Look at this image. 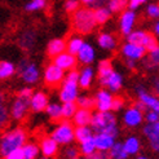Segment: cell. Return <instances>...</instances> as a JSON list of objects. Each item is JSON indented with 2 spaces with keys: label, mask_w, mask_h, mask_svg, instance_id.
Masks as SVG:
<instances>
[{
  "label": "cell",
  "mask_w": 159,
  "mask_h": 159,
  "mask_svg": "<svg viewBox=\"0 0 159 159\" xmlns=\"http://www.w3.org/2000/svg\"><path fill=\"white\" fill-rule=\"evenodd\" d=\"M146 16L152 20L159 18V3H152L146 7Z\"/></svg>",
  "instance_id": "43"
},
{
  "label": "cell",
  "mask_w": 159,
  "mask_h": 159,
  "mask_svg": "<svg viewBox=\"0 0 159 159\" xmlns=\"http://www.w3.org/2000/svg\"><path fill=\"white\" fill-rule=\"evenodd\" d=\"M137 158H139V159H145V158H146V157H145V155H139V157H137Z\"/></svg>",
  "instance_id": "57"
},
{
  "label": "cell",
  "mask_w": 159,
  "mask_h": 159,
  "mask_svg": "<svg viewBox=\"0 0 159 159\" xmlns=\"http://www.w3.org/2000/svg\"><path fill=\"white\" fill-rule=\"evenodd\" d=\"M145 120L146 123H157L159 120V114L154 110L145 111Z\"/></svg>",
  "instance_id": "46"
},
{
  "label": "cell",
  "mask_w": 159,
  "mask_h": 159,
  "mask_svg": "<svg viewBox=\"0 0 159 159\" xmlns=\"http://www.w3.org/2000/svg\"><path fill=\"white\" fill-rule=\"evenodd\" d=\"M35 42H36V33L34 30H25L18 38V45L23 51L33 49Z\"/></svg>",
  "instance_id": "24"
},
{
  "label": "cell",
  "mask_w": 159,
  "mask_h": 159,
  "mask_svg": "<svg viewBox=\"0 0 159 159\" xmlns=\"http://www.w3.org/2000/svg\"><path fill=\"white\" fill-rule=\"evenodd\" d=\"M22 150H23V158L25 159H35L38 158L39 153H40V148H39V145L34 144V142H26L22 146Z\"/></svg>",
  "instance_id": "37"
},
{
  "label": "cell",
  "mask_w": 159,
  "mask_h": 159,
  "mask_svg": "<svg viewBox=\"0 0 159 159\" xmlns=\"http://www.w3.org/2000/svg\"><path fill=\"white\" fill-rule=\"evenodd\" d=\"M33 89H31V87H23L22 89H20V92H18V94L20 96H22V97H26V98H30L31 96H33Z\"/></svg>",
  "instance_id": "51"
},
{
  "label": "cell",
  "mask_w": 159,
  "mask_h": 159,
  "mask_svg": "<svg viewBox=\"0 0 159 159\" xmlns=\"http://www.w3.org/2000/svg\"><path fill=\"white\" fill-rule=\"evenodd\" d=\"M101 85L107 88L111 93H118L123 87V76L120 73H118V71L114 70L113 73L105 79V82Z\"/></svg>",
  "instance_id": "18"
},
{
  "label": "cell",
  "mask_w": 159,
  "mask_h": 159,
  "mask_svg": "<svg viewBox=\"0 0 159 159\" xmlns=\"http://www.w3.org/2000/svg\"><path fill=\"white\" fill-rule=\"evenodd\" d=\"M154 35H155L157 38H159V18L157 20L155 25H154Z\"/></svg>",
  "instance_id": "55"
},
{
  "label": "cell",
  "mask_w": 159,
  "mask_h": 159,
  "mask_svg": "<svg viewBox=\"0 0 159 159\" xmlns=\"http://www.w3.org/2000/svg\"><path fill=\"white\" fill-rule=\"evenodd\" d=\"M84 44V40L82 36L79 35H73L69 40H66V51L71 54H78V52L80 51V48Z\"/></svg>",
  "instance_id": "32"
},
{
  "label": "cell",
  "mask_w": 159,
  "mask_h": 159,
  "mask_svg": "<svg viewBox=\"0 0 159 159\" xmlns=\"http://www.w3.org/2000/svg\"><path fill=\"white\" fill-rule=\"evenodd\" d=\"M9 107H8V101L5 93L0 91V131L7 125L8 120H9Z\"/></svg>",
  "instance_id": "27"
},
{
  "label": "cell",
  "mask_w": 159,
  "mask_h": 159,
  "mask_svg": "<svg viewBox=\"0 0 159 159\" xmlns=\"http://www.w3.org/2000/svg\"><path fill=\"white\" fill-rule=\"evenodd\" d=\"M65 79V70H62L56 63H49L44 70V82L49 87H57L62 84Z\"/></svg>",
  "instance_id": "9"
},
{
  "label": "cell",
  "mask_w": 159,
  "mask_h": 159,
  "mask_svg": "<svg viewBox=\"0 0 159 159\" xmlns=\"http://www.w3.org/2000/svg\"><path fill=\"white\" fill-rule=\"evenodd\" d=\"M49 104V98L47 96L45 92H35L33 96L30 97V110L35 111V113H40L44 111Z\"/></svg>",
  "instance_id": "16"
},
{
  "label": "cell",
  "mask_w": 159,
  "mask_h": 159,
  "mask_svg": "<svg viewBox=\"0 0 159 159\" xmlns=\"http://www.w3.org/2000/svg\"><path fill=\"white\" fill-rule=\"evenodd\" d=\"M27 142V133L22 128H13L2 134L0 137V157L5 158L13 150L22 148Z\"/></svg>",
  "instance_id": "3"
},
{
  "label": "cell",
  "mask_w": 159,
  "mask_h": 159,
  "mask_svg": "<svg viewBox=\"0 0 159 159\" xmlns=\"http://www.w3.org/2000/svg\"><path fill=\"white\" fill-rule=\"evenodd\" d=\"M114 69L113 65H111V61L110 60H104L98 63V67H97V78H98V83L102 84L105 82V79L113 73Z\"/></svg>",
  "instance_id": "28"
},
{
  "label": "cell",
  "mask_w": 159,
  "mask_h": 159,
  "mask_svg": "<svg viewBox=\"0 0 159 159\" xmlns=\"http://www.w3.org/2000/svg\"><path fill=\"white\" fill-rule=\"evenodd\" d=\"M29 110H30V98L17 94V97L13 100V102L9 106V114L13 120H22V119L26 118Z\"/></svg>",
  "instance_id": "8"
},
{
  "label": "cell",
  "mask_w": 159,
  "mask_h": 159,
  "mask_svg": "<svg viewBox=\"0 0 159 159\" xmlns=\"http://www.w3.org/2000/svg\"><path fill=\"white\" fill-rule=\"evenodd\" d=\"M17 73V67L11 61H0V80H7Z\"/></svg>",
  "instance_id": "29"
},
{
  "label": "cell",
  "mask_w": 159,
  "mask_h": 159,
  "mask_svg": "<svg viewBox=\"0 0 159 159\" xmlns=\"http://www.w3.org/2000/svg\"><path fill=\"white\" fill-rule=\"evenodd\" d=\"M125 66L128 67L129 70H134L137 67V61H134V60H128V58H125Z\"/></svg>",
  "instance_id": "54"
},
{
  "label": "cell",
  "mask_w": 159,
  "mask_h": 159,
  "mask_svg": "<svg viewBox=\"0 0 159 159\" xmlns=\"http://www.w3.org/2000/svg\"><path fill=\"white\" fill-rule=\"evenodd\" d=\"M94 100H96V109L98 111H110L111 107H113L114 96L107 88H105V89H100L96 93Z\"/></svg>",
  "instance_id": "15"
},
{
  "label": "cell",
  "mask_w": 159,
  "mask_h": 159,
  "mask_svg": "<svg viewBox=\"0 0 159 159\" xmlns=\"http://www.w3.org/2000/svg\"><path fill=\"white\" fill-rule=\"evenodd\" d=\"M97 44L100 48L105 51H114L118 47V40L113 34L109 33H101L97 36Z\"/></svg>",
  "instance_id": "25"
},
{
  "label": "cell",
  "mask_w": 159,
  "mask_h": 159,
  "mask_svg": "<svg viewBox=\"0 0 159 159\" xmlns=\"http://www.w3.org/2000/svg\"><path fill=\"white\" fill-rule=\"evenodd\" d=\"M123 144L128 155H137L141 150V141L136 136H129L128 139H125Z\"/></svg>",
  "instance_id": "30"
},
{
  "label": "cell",
  "mask_w": 159,
  "mask_h": 159,
  "mask_svg": "<svg viewBox=\"0 0 159 159\" xmlns=\"http://www.w3.org/2000/svg\"><path fill=\"white\" fill-rule=\"evenodd\" d=\"M91 127L94 133H107L114 137H118L119 127L116 122V116L113 111H96L93 113Z\"/></svg>",
  "instance_id": "1"
},
{
  "label": "cell",
  "mask_w": 159,
  "mask_h": 159,
  "mask_svg": "<svg viewBox=\"0 0 159 159\" xmlns=\"http://www.w3.org/2000/svg\"><path fill=\"white\" fill-rule=\"evenodd\" d=\"M39 148H40V153L45 157V158H53L58 154V149H60V144L54 139L49 137H44L42 139L40 144H39Z\"/></svg>",
  "instance_id": "17"
},
{
  "label": "cell",
  "mask_w": 159,
  "mask_h": 159,
  "mask_svg": "<svg viewBox=\"0 0 159 159\" xmlns=\"http://www.w3.org/2000/svg\"><path fill=\"white\" fill-rule=\"evenodd\" d=\"M51 137L54 139L60 145H63V146L71 145L75 140L74 123H71L67 119H62L51 133Z\"/></svg>",
  "instance_id": "5"
},
{
  "label": "cell",
  "mask_w": 159,
  "mask_h": 159,
  "mask_svg": "<svg viewBox=\"0 0 159 159\" xmlns=\"http://www.w3.org/2000/svg\"><path fill=\"white\" fill-rule=\"evenodd\" d=\"M17 74L26 84H35L40 79V70L34 61L23 58L17 66Z\"/></svg>",
  "instance_id": "6"
},
{
  "label": "cell",
  "mask_w": 159,
  "mask_h": 159,
  "mask_svg": "<svg viewBox=\"0 0 159 159\" xmlns=\"http://www.w3.org/2000/svg\"><path fill=\"white\" fill-rule=\"evenodd\" d=\"M47 115H48L52 120H60L62 119V105L57 104V102H52V104H48L45 109Z\"/></svg>",
  "instance_id": "38"
},
{
  "label": "cell",
  "mask_w": 159,
  "mask_h": 159,
  "mask_svg": "<svg viewBox=\"0 0 159 159\" xmlns=\"http://www.w3.org/2000/svg\"><path fill=\"white\" fill-rule=\"evenodd\" d=\"M124 100L122 98V97H119V96H116V97H114V100H113V107H111V111H120L123 107H124Z\"/></svg>",
  "instance_id": "47"
},
{
  "label": "cell",
  "mask_w": 159,
  "mask_h": 159,
  "mask_svg": "<svg viewBox=\"0 0 159 159\" xmlns=\"http://www.w3.org/2000/svg\"><path fill=\"white\" fill-rule=\"evenodd\" d=\"M71 23H73V27L78 34H91L97 26L96 17H94V9L91 7L79 8L78 11L73 13Z\"/></svg>",
  "instance_id": "2"
},
{
  "label": "cell",
  "mask_w": 159,
  "mask_h": 159,
  "mask_svg": "<svg viewBox=\"0 0 159 159\" xmlns=\"http://www.w3.org/2000/svg\"><path fill=\"white\" fill-rule=\"evenodd\" d=\"M129 155L127 153V150L124 148L123 142H116L111 146V149L109 150V158H113V159H127Z\"/></svg>",
  "instance_id": "34"
},
{
  "label": "cell",
  "mask_w": 159,
  "mask_h": 159,
  "mask_svg": "<svg viewBox=\"0 0 159 159\" xmlns=\"http://www.w3.org/2000/svg\"><path fill=\"white\" fill-rule=\"evenodd\" d=\"M101 2L102 0H80V3L84 4L85 7H94V8H97V7H101Z\"/></svg>",
  "instance_id": "52"
},
{
  "label": "cell",
  "mask_w": 159,
  "mask_h": 159,
  "mask_svg": "<svg viewBox=\"0 0 159 159\" xmlns=\"http://www.w3.org/2000/svg\"><path fill=\"white\" fill-rule=\"evenodd\" d=\"M76 58L80 63H83V65H91V63H93L94 58H96V52H94V48L89 43L84 42L83 47L76 54Z\"/></svg>",
  "instance_id": "19"
},
{
  "label": "cell",
  "mask_w": 159,
  "mask_h": 159,
  "mask_svg": "<svg viewBox=\"0 0 159 159\" xmlns=\"http://www.w3.org/2000/svg\"><path fill=\"white\" fill-rule=\"evenodd\" d=\"M137 21V14L133 9H124L119 17V29H120V33L124 36H128L136 25Z\"/></svg>",
  "instance_id": "12"
},
{
  "label": "cell",
  "mask_w": 159,
  "mask_h": 159,
  "mask_svg": "<svg viewBox=\"0 0 159 159\" xmlns=\"http://www.w3.org/2000/svg\"><path fill=\"white\" fill-rule=\"evenodd\" d=\"M145 120V113L136 106L128 107L123 114V123L128 128H136Z\"/></svg>",
  "instance_id": "13"
},
{
  "label": "cell",
  "mask_w": 159,
  "mask_h": 159,
  "mask_svg": "<svg viewBox=\"0 0 159 159\" xmlns=\"http://www.w3.org/2000/svg\"><path fill=\"white\" fill-rule=\"evenodd\" d=\"M94 17H96V22L97 25H104L106 23L110 17H111V12L107 7H97L94 8Z\"/></svg>",
  "instance_id": "35"
},
{
  "label": "cell",
  "mask_w": 159,
  "mask_h": 159,
  "mask_svg": "<svg viewBox=\"0 0 159 159\" xmlns=\"http://www.w3.org/2000/svg\"><path fill=\"white\" fill-rule=\"evenodd\" d=\"M78 107L79 106L76 104V101L62 102V119H67V120H71L73 116L75 115Z\"/></svg>",
  "instance_id": "36"
},
{
  "label": "cell",
  "mask_w": 159,
  "mask_h": 159,
  "mask_svg": "<svg viewBox=\"0 0 159 159\" xmlns=\"http://www.w3.org/2000/svg\"><path fill=\"white\" fill-rule=\"evenodd\" d=\"M76 104L79 107L92 110L93 107H96V100L93 97H89V96H79L76 100Z\"/></svg>",
  "instance_id": "42"
},
{
  "label": "cell",
  "mask_w": 159,
  "mask_h": 159,
  "mask_svg": "<svg viewBox=\"0 0 159 159\" xmlns=\"http://www.w3.org/2000/svg\"><path fill=\"white\" fill-rule=\"evenodd\" d=\"M146 2H148V0H128V8H129V9L136 11V9H139L141 5H144Z\"/></svg>",
  "instance_id": "49"
},
{
  "label": "cell",
  "mask_w": 159,
  "mask_h": 159,
  "mask_svg": "<svg viewBox=\"0 0 159 159\" xmlns=\"http://www.w3.org/2000/svg\"><path fill=\"white\" fill-rule=\"evenodd\" d=\"M125 38L128 42H132V43H136V44L145 47L148 49V52L152 51L153 48H155L158 45L157 36L154 34L148 33V31H144V30H133L132 33Z\"/></svg>",
  "instance_id": "7"
},
{
  "label": "cell",
  "mask_w": 159,
  "mask_h": 159,
  "mask_svg": "<svg viewBox=\"0 0 159 159\" xmlns=\"http://www.w3.org/2000/svg\"><path fill=\"white\" fill-rule=\"evenodd\" d=\"M52 62L56 63L57 66H60L62 70L69 71V70L75 69L79 61H78L75 54H71L67 51H65V52L60 53L58 56H56V57H53L52 58Z\"/></svg>",
  "instance_id": "14"
},
{
  "label": "cell",
  "mask_w": 159,
  "mask_h": 159,
  "mask_svg": "<svg viewBox=\"0 0 159 159\" xmlns=\"http://www.w3.org/2000/svg\"><path fill=\"white\" fill-rule=\"evenodd\" d=\"M47 4H48L47 0H30L29 3L25 4V11L26 12H38V11L45 9Z\"/></svg>",
  "instance_id": "40"
},
{
  "label": "cell",
  "mask_w": 159,
  "mask_h": 159,
  "mask_svg": "<svg viewBox=\"0 0 159 159\" xmlns=\"http://www.w3.org/2000/svg\"><path fill=\"white\" fill-rule=\"evenodd\" d=\"M94 79V69L89 65H84V67L79 71V85L83 89H88Z\"/></svg>",
  "instance_id": "23"
},
{
  "label": "cell",
  "mask_w": 159,
  "mask_h": 159,
  "mask_svg": "<svg viewBox=\"0 0 159 159\" xmlns=\"http://www.w3.org/2000/svg\"><path fill=\"white\" fill-rule=\"evenodd\" d=\"M152 85H153V91H154V93L159 96V76H154V78H153Z\"/></svg>",
  "instance_id": "53"
},
{
  "label": "cell",
  "mask_w": 159,
  "mask_h": 159,
  "mask_svg": "<svg viewBox=\"0 0 159 159\" xmlns=\"http://www.w3.org/2000/svg\"><path fill=\"white\" fill-rule=\"evenodd\" d=\"M92 116L93 113L89 109H84V107H78L75 115L71 119V122L74 123V125H91L92 123Z\"/></svg>",
  "instance_id": "21"
},
{
  "label": "cell",
  "mask_w": 159,
  "mask_h": 159,
  "mask_svg": "<svg viewBox=\"0 0 159 159\" xmlns=\"http://www.w3.org/2000/svg\"><path fill=\"white\" fill-rule=\"evenodd\" d=\"M134 92H136L137 97L144 105L148 107V110H154L159 114V96H154L150 93L144 84H137L134 87Z\"/></svg>",
  "instance_id": "10"
},
{
  "label": "cell",
  "mask_w": 159,
  "mask_h": 159,
  "mask_svg": "<svg viewBox=\"0 0 159 159\" xmlns=\"http://www.w3.org/2000/svg\"><path fill=\"white\" fill-rule=\"evenodd\" d=\"M80 154H83L85 158L89 157L91 154H93L97 150L96 148V142H94V137H91L88 140H85L83 142H80Z\"/></svg>",
  "instance_id": "39"
},
{
  "label": "cell",
  "mask_w": 159,
  "mask_h": 159,
  "mask_svg": "<svg viewBox=\"0 0 159 159\" xmlns=\"http://www.w3.org/2000/svg\"><path fill=\"white\" fill-rule=\"evenodd\" d=\"M94 142H96V148L97 150H101V152H107L111 149L115 144V139L114 136L111 134H107V133H94Z\"/></svg>",
  "instance_id": "20"
},
{
  "label": "cell",
  "mask_w": 159,
  "mask_h": 159,
  "mask_svg": "<svg viewBox=\"0 0 159 159\" xmlns=\"http://www.w3.org/2000/svg\"><path fill=\"white\" fill-rule=\"evenodd\" d=\"M144 136L148 139L149 141V145L152 148L153 152L155 153H159V133L154 129V127L152 123H146V125L144 127Z\"/></svg>",
  "instance_id": "22"
},
{
  "label": "cell",
  "mask_w": 159,
  "mask_h": 159,
  "mask_svg": "<svg viewBox=\"0 0 159 159\" xmlns=\"http://www.w3.org/2000/svg\"><path fill=\"white\" fill-rule=\"evenodd\" d=\"M109 153L107 152H101V150H96L93 154H91L89 157H87V158H89V159H105V158H109L107 157Z\"/></svg>",
  "instance_id": "50"
},
{
  "label": "cell",
  "mask_w": 159,
  "mask_h": 159,
  "mask_svg": "<svg viewBox=\"0 0 159 159\" xmlns=\"http://www.w3.org/2000/svg\"><path fill=\"white\" fill-rule=\"evenodd\" d=\"M120 53L124 58H128V60H134V61H139L142 60L146 56L148 49L145 47H142L140 44L136 43H132L127 40L120 48Z\"/></svg>",
  "instance_id": "11"
},
{
  "label": "cell",
  "mask_w": 159,
  "mask_h": 159,
  "mask_svg": "<svg viewBox=\"0 0 159 159\" xmlns=\"http://www.w3.org/2000/svg\"><path fill=\"white\" fill-rule=\"evenodd\" d=\"M79 71L73 69L69 70V73L65 75V79L60 88V100L61 102L76 101L79 97Z\"/></svg>",
  "instance_id": "4"
},
{
  "label": "cell",
  "mask_w": 159,
  "mask_h": 159,
  "mask_svg": "<svg viewBox=\"0 0 159 159\" xmlns=\"http://www.w3.org/2000/svg\"><path fill=\"white\" fill-rule=\"evenodd\" d=\"M79 155H80V150H78L74 146L67 145V148L63 150V157L67 159H76V158H79Z\"/></svg>",
  "instance_id": "45"
},
{
  "label": "cell",
  "mask_w": 159,
  "mask_h": 159,
  "mask_svg": "<svg viewBox=\"0 0 159 159\" xmlns=\"http://www.w3.org/2000/svg\"><path fill=\"white\" fill-rule=\"evenodd\" d=\"M66 51V42L63 40V39H52V40L48 43L47 45V53L51 58L56 57V56H58L60 53L65 52Z\"/></svg>",
  "instance_id": "26"
},
{
  "label": "cell",
  "mask_w": 159,
  "mask_h": 159,
  "mask_svg": "<svg viewBox=\"0 0 159 159\" xmlns=\"http://www.w3.org/2000/svg\"><path fill=\"white\" fill-rule=\"evenodd\" d=\"M152 124H153V127H154V129H155V131L159 133V120H158L157 123H152Z\"/></svg>",
  "instance_id": "56"
},
{
  "label": "cell",
  "mask_w": 159,
  "mask_h": 159,
  "mask_svg": "<svg viewBox=\"0 0 159 159\" xmlns=\"http://www.w3.org/2000/svg\"><path fill=\"white\" fill-rule=\"evenodd\" d=\"M80 0H66L65 4H63V8L67 13H74L80 8Z\"/></svg>",
  "instance_id": "44"
},
{
  "label": "cell",
  "mask_w": 159,
  "mask_h": 159,
  "mask_svg": "<svg viewBox=\"0 0 159 159\" xmlns=\"http://www.w3.org/2000/svg\"><path fill=\"white\" fill-rule=\"evenodd\" d=\"M148 53H149V57L144 61V66L148 70H154L159 66V44L152 51H149Z\"/></svg>",
  "instance_id": "33"
},
{
  "label": "cell",
  "mask_w": 159,
  "mask_h": 159,
  "mask_svg": "<svg viewBox=\"0 0 159 159\" xmlns=\"http://www.w3.org/2000/svg\"><path fill=\"white\" fill-rule=\"evenodd\" d=\"M127 5H128V0H110L107 3V8L111 13L123 12L127 8Z\"/></svg>",
  "instance_id": "41"
},
{
  "label": "cell",
  "mask_w": 159,
  "mask_h": 159,
  "mask_svg": "<svg viewBox=\"0 0 159 159\" xmlns=\"http://www.w3.org/2000/svg\"><path fill=\"white\" fill-rule=\"evenodd\" d=\"M5 159H25V158H23V150H22V148H18V149L13 150V152H11L9 154L5 157Z\"/></svg>",
  "instance_id": "48"
},
{
  "label": "cell",
  "mask_w": 159,
  "mask_h": 159,
  "mask_svg": "<svg viewBox=\"0 0 159 159\" xmlns=\"http://www.w3.org/2000/svg\"><path fill=\"white\" fill-rule=\"evenodd\" d=\"M93 136H94V132L91 125H76L75 127V140L79 144Z\"/></svg>",
  "instance_id": "31"
}]
</instances>
